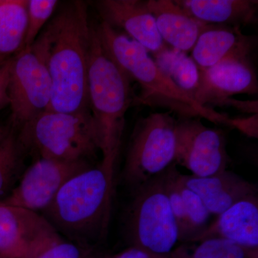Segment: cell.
<instances>
[{
  "label": "cell",
  "mask_w": 258,
  "mask_h": 258,
  "mask_svg": "<svg viewBox=\"0 0 258 258\" xmlns=\"http://www.w3.org/2000/svg\"><path fill=\"white\" fill-rule=\"evenodd\" d=\"M165 171L136 190L126 227L132 246L161 257H169L179 240L166 193Z\"/></svg>",
  "instance_id": "obj_6"
},
{
  "label": "cell",
  "mask_w": 258,
  "mask_h": 258,
  "mask_svg": "<svg viewBox=\"0 0 258 258\" xmlns=\"http://www.w3.org/2000/svg\"><path fill=\"white\" fill-rule=\"evenodd\" d=\"M176 120L171 112L139 118L127 152L123 177L136 191L174 163Z\"/></svg>",
  "instance_id": "obj_7"
},
{
  "label": "cell",
  "mask_w": 258,
  "mask_h": 258,
  "mask_svg": "<svg viewBox=\"0 0 258 258\" xmlns=\"http://www.w3.org/2000/svg\"><path fill=\"white\" fill-rule=\"evenodd\" d=\"M194 18L210 25L240 27L257 22V0H179Z\"/></svg>",
  "instance_id": "obj_18"
},
{
  "label": "cell",
  "mask_w": 258,
  "mask_h": 258,
  "mask_svg": "<svg viewBox=\"0 0 258 258\" xmlns=\"http://www.w3.org/2000/svg\"><path fill=\"white\" fill-rule=\"evenodd\" d=\"M91 26L82 1L68 3L35 42L41 47L52 83L47 111H90L88 62Z\"/></svg>",
  "instance_id": "obj_1"
},
{
  "label": "cell",
  "mask_w": 258,
  "mask_h": 258,
  "mask_svg": "<svg viewBox=\"0 0 258 258\" xmlns=\"http://www.w3.org/2000/svg\"><path fill=\"white\" fill-rule=\"evenodd\" d=\"M96 26L108 55L129 79L140 86V94L134 101L137 104L164 108L177 113L180 118H204L227 125L228 115L200 106L159 69L147 49L139 42L105 22Z\"/></svg>",
  "instance_id": "obj_3"
},
{
  "label": "cell",
  "mask_w": 258,
  "mask_h": 258,
  "mask_svg": "<svg viewBox=\"0 0 258 258\" xmlns=\"http://www.w3.org/2000/svg\"><path fill=\"white\" fill-rule=\"evenodd\" d=\"M12 58H7L0 63V106L8 101V86Z\"/></svg>",
  "instance_id": "obj_27"
},
{
  "label": "cell",
  "mask_w": 258,
  "mask_h": 258,
  "mask_svg": "<svg viewBox=\"0 0 258 258\" xmlns=\"http://www.w3.org/2000/svg\"><path fill=\"white\" fill-rule=\"evenodd\" d=\"M212 237L227 239L249 250L257 251V196L244 199L232 205L191 242Z\"/></svg>",
  "instance_id": "obj_16"
},
{
  "label": "cell",
  "mask_w": 258,
  "mask_h": 258,
  "mask_svg": "<svg viewBox=\"0 0 258 258\" xmlns=\"http://www.w3.org/2000/svg\"><path fill=\"white\" fill-rule=\"evenodd\" d=\"M224 106H231L235 108L242 113H257V101H240L235 98H230L225 102Z\"/></svg>",
  "instance_id": "obj_28"
},
{
  "label": "cell",
  "mask_w": 258,
  "mask_h": 258,
  "mask_svg": "<svg viewBox=\"0 0 258 258\" xmlns=\"http://www.w3.org/2000/svg\"><path fill=\"white\" fill-rule=\"evenodd\" d=\"M7 58H3V57H0V63H1L3 61L6 60Z\"/></svg>",
  "instance_id": "obj_30"
},
{
  "label": "cell",
  "mask_w": 258,
  "mask_h": 258,
  "mask_svg": "<svg viewBox=\"0 0 258 258\" xmlns=\"http://www.w3.org/2000/svg\"><path fill=\"white\" fill-rule=\"evenodd\" d=\"M114 171L91 166L71 177L42 215L58 233L87 249L106 235L111 217Z\"/></svg>",
  "instance_id": "obj_2"
},
{
  "label": "cell",
  "mask_w": 258,
  "mask_h": 258,
  "mask_svg": "<svg viewBox=\"0 0 258 258\" xmlns=\"http://www.w3.org/2000/svg\"><path fill=\"white\" fill-rule=\"evenodd\" d=\"M23 148H31L40 158L60 161H88L98 147L91 111L42 112L22 126Z\"/></svg>",
  "instance_id": "obj_5"
},
{
  "label": "cell",
  "mask_w": 258,
  "mask_h": 258,
  "mask_svg": "<svg viewBox=\"0 0 258 258\" xmlns=\"http://www.w3.org/2000/svg\"><path fill=\"white\" fill-rule=\"evenodd\" d=\"M180 174L181 173L178 171L176 178L184 203L185 220L184 228L179 235V240L191 242L208 227L211 214L198 195L183 184L180 179Z\"/></svg>",
  "instance_id": "obj_23"
},
{
  "label": "cell",
  "mask_w": 258,
  "mask_h": 258,
  "mask_svg": "<svg viewBox=\"0 0 258 258\" xmlns=\"http://www.w3.org/2000/svg\"><path fill=\"white\" fill-rule=\"evenodd\" d=\"M174 163L191 175L208 177L227 170L229 158L223 134L204 125L200 118L176 120Z\"/></svg>",
  "instance_id": "obj_9"
},
{
  "label": "cell",
  "mask_w": 258,
  "mask_h": 258,
  "mask_svg": "<svg viewBox=\"0 0 258 258\" xmlns=\"http://www.w3.org/2000/svg\"><path fill=\"white\" fill-rule=\"evenodd\" d=\"M169 258H257V251H251L240 244L221 237L200 241L189 253L180 247L171 252Z\"/></svg>",
  "instance_id": "obj_22"
},
{
  "label": "cell",
  "mask_w": 258,
  "mask_h": 258,
  "mask_svg": "<svg viewBox=\"0 0 258 258\" xmlns=\"http://www.w3.org/2000/svg\"><path fill=\"white\" fill-rule=\"evenodd\" d=\"M61 238L43 215L0 203V258H30Z\"/></svg>",
  "instance_id": "obj_11"
},
{
  "label": "cell",
  "mask_w": 258,
  "mask_h": 258,
  "mask_svg": "<svg viewBox=\"0 0 258 258\" xmlns=\"http://www.w3.org/2000/svg\"><path fill=\"white\" fill-rule=\"evenodd\" d=\"M180 179L201 199L211 215H220L241 200L257 196L256 185L227 170L208 177L180 174Z\"/></svg>",
  "instance_id": "obj_14"
},
{
  "label": "cell",
  "mask_w": 258,
  "mask_h": 258,
  "mask_svg": "<svg viewBox=\"0 0 258 258\" xmlns=\"http://www.w3.org/2000/svg\"><path fill=\"white\" fill-rule=\"evenodd\" d=\"M91 166L88 161L39 158L22 174L18 184L0 203L43 212L68 180Z\"/></svg>",
  "instance_id": "obj_10"
},
{
  "label": "cell",
  "mask_w": 258,
  "mask_h": 258,
  "mask_svg": "<svg viewBox=\"0 0 258 258\" xmlns=\"http://www.w3.org/2000/svg\"><path fill=\"white\" fill-rule=\"evenodd\" d=\"M3 134H4V132H1V131H0V137H1Z\"/></svg>",
  "instance_id": "obj_31"
},
{
  "label": "cell",
  "mask_w": 258,
  "mask_h": 258,
  "mask_svg": "<svg viewBox=\"0 0 258 258\" xmlns=\"http://www.w3.org/2000/svg\"><path fill=\"white\" fill-rule=\"evenodd\" d=\"M255 38L244 35L240 27L210 25L200 35L191 50V58L200 69H207L232 57H249Z\"/></svg>",
  "instance_id": "obj_15"
},
{
  "label": "cell",
  "mask_w": 258,
  "mask_h": 258,
  "mask_svg": "<svg viewBox=\"0 0 258 258\" xmlns=\"http://www.w3.org/2000/svg\"><path fill=\"white\" fill-rule=\"evenodd\" d=\"M227 125L240 131L250 138L257 139L258 137V115H251L245 118H231L227 120Z\"/></svg>",
  "instance_id": "obj_26"
},
{
  "label": "cell",
  "mask_w": 258,
  "mask_h": 258,
  "mask_svg": "<svg viewBox=\"0 0 258 258\" xmlns=\"http://www.w3.org/2000/svg\"><path fill=\"white\" fill-rule=\"evenodd\" d=\"M23 147L13 132L0 137V202L4 200L20 179Z\"/></svg>",
  "instance_id": "obj_21"
},
{
  "label": "cell",
  "mask_w": 258,
  "mask_h": 258,
  "mask_svg": "<svg viewBox=\"0 0 258 258\" xmlns=\"http://www.w3.org/2000/svg\"><path fill=\"white\" fill-rule=\"evenodd\" d=\"M200 69V68H199ZM257 74L249 57L225 59L207 69H200V81L194 99L200 106H224L239 94L255 95Z\"/></svg>",
  "instance_id": "obj_12"
},
{
  "label": "cell",
  "mask_w": 258,
  "mask_h": 258,
  "mask_svg": "<svg viewBox=\"0 0 258 258\" xmlns=\"http://www.w3.org/2000/svg\"><path fill=\"white\" fill-rule=\"evenodd\" d=\"M57 4L56 0H28V23L22 50L29 49L35 43Z\"/></svg>",
  "instance_id": "obj_24"
},
{
  "label": "cell",
  "mask_w": 258,
  "mask_h": 258,
  "mask_svg": "<svg viewBox=\"0 0 258 258\" xmlns=\"http://www.w3.org/2000/svg\"><path fill=\"white\" fill-rule=\"evenodd\" d=\"M154 60L159 69L177 87L194 99L200 81V69L191 56L166 46L154 54Z\"/></svg>",
  "instance_id": "obj_20"
},
{
  "label": "cell",
  "mask_w": 258,
  "mask_h": 258,
  "mask_svg": "<svg viewBox=\"0 0 258 258\" xmlns=\"http://www.w3.org/2000/svg\"><path fill=\"white\" fill-rule=\"evenodd\" d=\"M149 11L155 19L158 31L164 42L176 50H192L208 24L194 18L176 1L147 0Z\"/></svg>",
  "instance_id": "obj_17"
},
{
  "label": "cell",
  "mask_w": 258,
  "mask_h": 258,
  "mask_svg": "<svg viewBox=\"0 0 258 258\" xmlns=\"http://www.w3.org/2000/svg\"><path fill=\"white\" fill-rule=\"evenodd\" d=\"M105 258H169V257H161L156 254L149 253L144 249L131 246L129 248L122 251L119 253L114 254L111 257Z\"/></svg>",
  "instance_id": "obj_29"
},
{
  "label": "cell",
  "mask_w": 258,
  "mask_h": 258,
  "mask_svg": "<svg viewBox=\"0 0 258 258\" xmlns=\"http://www.w3.org/2000/svg\"><path fill=\"white\" fill-rule=\"evenodd\" d=\"M89 108L102 153V165L114 171L125 113L134 101L130 79L117 66L91 23L88 62Z\"/></svg>",
  "instance_id": "obj_4"
},
{
  "label": "cell",
  "mask_w": 258,
  "mask_h": 258,
  "mask_svg": "<svg viewBox=\"0 0 258 258\" xmlns=\"http://www.w3.org/2000/svg\"><path fill=\"white\" fill-rule=\"evenodd\" d=\"M86 249L61 238L44 247L30 258H83Z\"/></svg>",
  "instance_id": "obj_25"
},
{
  "label": "cell",
  "mask_w": 258,
  "mask_h": 258,
  "mask_svg": "<svg viewBox=\"0 0 258 258\" xmlns=\"http://www.w3.org/2000/svg\"><path fill=\"white\" fill-rule=\"evenodd\" d=\"M95 6L105 22L156 54L166 47L158 31L155 19L147 1L142 0H99Z\"/></svg>",
  "instance_id": "obj_13"
},
{
  "label": "cell",
  "mask_w": 258,
  "mask_h": 258,
  "mask_svg": "<svg viewBox=\"0 0 258 258\" xmlns=\"http://www.w3.org/2000/svg\"><path fill=\"white\" fill-rule=\"evenodd\" d=\"M52 83L41 47L37 42L12 57L8 102L15 125L23 126L50 106Z\"/></svg>",
  "instance_id": "obj_8"
},
{
  "label": "cell",
  "mask_w": 258,
  "mask_h": 258,
  "mask_svg": "<svg viewBox=\"0 0 258 258\" xmlns=\"http://www.w3.org/2000/svg\"><path fill=\"white\" fill-rule=\"evenodd\" d=\"M28 0H0V57L22 50L28 23Z\"/></svg>",
  "instance_id": "obj_19"
}]
</instances>
